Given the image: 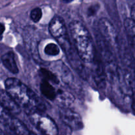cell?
Masks as SVG:
<instances>
[{
    "label": "cell",
    "instance_id": "obj_14",
    "mask_svg": "<svg viewBox=\"0 0 135 135\" xmlns=\"http://www.w3.org/2000/svg\"><path fill=\"white\" fill-rule=\"evenodd\" d=\"M42 17V11L41 9L37 7L34 8L31 11L30 13V18H31L32 21L34 22H38L40 21Z\"/></svg>",
    "mask_w": 135,
    "mask_h": 135
},
{
    "label": "cell",
    "instance_id": "obj_11",
    "mask_svg": "<svg viewBox=\"0 0 135 135\" xmlns=\"http://www.w3.org/2000/svg\"><path fill=\"white\" fill-rule=\"evenodd\" d=\"M56 99H59V100H60L63 104V106L65 107L68 106L69 104H70L74 101V97L72 95L69 94L68 92H66L63 90H58Z\"/></svg>",
    "mask_w": 135,
    "mask_h": 135
},
{
    "label": "cell",
    "instance_id": "obj_18",
    "mask_svg": "<svg viewBox=\"0 0 135 135\" xmlns=\"http://www.w3.org/2000/svg\"><path fill=\"white\" fill-rule=\"evenodd\" d=\"M63 1L66 3H69V2H71V1H72L73 0H63Z\"/></svg>",
    "mask_w": 135,
    "mask_h": 135
},
{
    "label": "cell",
    "instance_id": "obj_4",
    "mask_svg": "<svg viewBox=\"0 0 135 135\" xmlns=\"http://www.w3.org/2000/svg\"><path fill=\"white\" fill-rule=\"evenodd\" d=\"M59 117L63 123L72 130L79 131L83 128V122L81 117L75 111L62 106L59 109Z\"/></svg>",
    "mask_w": 135,
    "mask_h": 135
},
{
    "label": "cell",
    "instance_id": "obj_8",
    "mask_svg": "<svg viewBox=\"0 0 135 135\" xmlns=\"http://www.w3.org/2000/svg\"><path fill=\"white\" fill-rule=\"evenodd\" d=\"M1 62L5 68L13 74H17L18 69L15 59V54L12 51H9L4 54L1 58Z\"/></svg>",
    "mask_w": 135,
    "mask_h": 135
},
{
    "label": "cell",
    "instance_id": "obj_16",
    "mask_svg": "<svg viewBox=\"0 0 135 135\" xmlns=\"http://www.w3.org/2000/svg\"><path fill=\"white\" fill-rule=\"evenodd\" d=\"M5 25H4L3 23H1V22H0V37L3 35V32H5Z\"/></svg>",
    "mask_w": 135,
    "mask_h": 135
},
{
    "label": "cell",
    "instance_id": "obj_3",
    "mask_svg": "<svg viewBox=\"0 0 135 135\" xmlns=\"http://www.w3.org/2000/svg\"><path fill=\"white\" fill-rule=\"evenodd\" d=\"M27 115L31 123L42 134L55 135L58 133L55 123L50 116L45 114L44 112L36 111Z\"/></svg>",
    "mask_w": 135,
    "mask_h": 135
},
{
    "label": "cell",
    "instance_id": "obj_17",
    "mask_svg": "<svg viewBox=\"0 0 135 135\" xmlns=\"http://www.w3.org/2000/svg\"><path fill=\"white\" fill-rule=\"evenodd\" d=\"M132 108H133V110L134 111V112L135 113V92H134V94H133V102H132Z\"/></svg>",
    "mask_w": 135,
    "mask_h": 135
},
{
    "label": "cell",
    "instance_id": "obj_5",
    "mask_svg": "<svg viewBox=\"0 0 135 135\" xmlns=\"http://www.w3.org/2000/svg\"><path fill=\"white\" fill-rule=\"evenodd\" d=\"M100 36L105 42L113 50L118 48V40L115 29L107 18H102L99 21Z\"/></svg>",
    "mask_w": 135,
    "mask_h": 135
},
{
    "label": "cell",
    "instance_id": "obj_2",
    "mask_svg": "<svg viewBox=\"0 0 135 135\" xmlns=\"http://www.w3.org/2000/svg\"><path fill=\"white\" fill-rule=\"evenodd\" d=\"M69 30L74 47L80 59L84 63H92L96 57V51L88 29L80 21H73L70 22Z\"/></svg>",
    "mask_w": 135,
    "mask_h": 135
},
{
    "label": "cell",
    "instance_id": "obj_10",
    "mask_svg": "<svg viewBox=\"0 0 135 135\" xmlns=\"http://www.w3.org/2000/svg\"><path fill=\"white\" fill-rule=\"evenodd\" d=\"M124 26L128 38L135 50V22L132 18H127L124 22Z\"/></svg>",
    "mask_w": 135,
    "mask_h": 135
},
{
    "label": "cell",
    "instance_id": "obj_12",
    "mask_svg": "<svg viewBox=\"0 0 135 135\" xmlns=\"http://www.w3.org/2000/svg\"><path fill=\"white\" fill-rule=\"evenodd\" d=\"M40 74L41 76L43 77V79L47 80L50 83H54V84H58L59 83V80L57 79V76L51 72L49 70L46 69H41L40 70Z\"/></svg>",
    "mask_w": 135,
    "mask_h": 135
},
{
    "label": "cell",
    "instance_id": "obj_6",
    "mask_svg": "<svg viewBox=\"0 0 135 135\" xmlns=\"http://www.w3.org/2000/svg\"><path fill=\"white\" fill-rule=\"evenodd\" d=\"M49 31L57 41L68 36L64 20L59 16L54 17L49 25Z\"/></svg>",
    "mask_w": 135,
    "mask_h": 135
},
{
    "label": "cell",
    "instance_id": "obj_19",
    "mask_svg": "<svg viewBox=\"0 0 135 135\" xmlns=\"http://www.w3.org/2000/svg\"><path fill=\"white\" fill-rule=\"evenodd\" d=\"M1 60H0V62H1Z\"/></svg>",
    "mask_w": 135,
    "mask_h": 135
},
{
    "label": "cell",
    "instance_id": "obj_9",
    "mask_svg": "<svg viewBox=\"0 0 135 135\" xmlns=\"http://www.w3.org/2000/svg\"><path fill=\"white\" fill-rule=\"evenodd\" d=\"M40 90L42 94L50 100H54L57 98V91L55 90L52 85L47 80L43 79L40 84Z\"/></svg>",
    "mask_w": 135,
    "mask_h": 135
},
{
    "label": "cell",
    "instance_id": "obj_7",
    "mask_svg": "<svg viewBox=\"0 0 135 135\" xmlns=\"http://www.w3.org/2000/svg\"><path fill=\"white\" fill-rule=\"evenodd\" d=\"M0 104L1 106L12 115H18L21 113V108L15 100L6 90L0 89Z\"/></svg>",
    "mask_w": 135,
    "mask_h": 135
},
{
    "label": "cell",
    "instance_id": "obj_1",
    "mask_svg": "<svg viewBox=\"0 0 135 135\" xmlns=\"http://www.w3.org/2000/svg\"><path fill=\"white\" fill-rule=\"evenodd\" d=\"M5 90L27 115L36 111L45 112L46 107L38 95L21 80L9 78L5 80Z\"/></svg>",
    "mask_w": 135,
    "mask_h": 135
},
{
    "label": "cell",
    "instance_id": "obj_15",
    "mask_svg": "<svg viewBox=\"0 0 135 135\" xmlns=\"http://www.w3.org/2000/svg\"><path fill=\"white\" fill-rule=\"evenodd\" d=\"M131 18L135 22V3L132 6L131 11Z\"/></svg>",
    "mask_w": 135,
    "mask_h": 135
},
{
    "label": "cell",
    "instance_id": "obj_13",
    "mask_svg": "<svg viewBox=\"0 0 135 135\" xmlns=\"http://www.w3.org/2000/svg\"><path fill=\"white\" fill-rule=\"evenodd\" d=\"M59 47L58 45L54 43L48 44L44 48V52L46 55L50 56H56L59 54Z\"/></svg>",
    "mask_w": 135,
    "mask_h": 135
}]
</instances>
